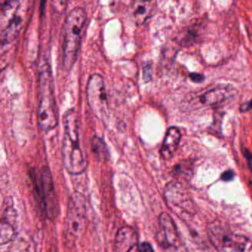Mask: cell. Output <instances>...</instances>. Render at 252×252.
I'll use <instances>...</instances> for the list:
<instances>
[{
	"label": "cell",
	"instance_id": "6da1fadb",
	"mask_svg": "<svg viewBox=\"0 0 252 252\" xmlns=\"http://www.w3.org/2000/svg\"><path fill=\"white\" fill-rule=\"evenodd\" d=\"M37 121L43 131L48 132L58 124V109L54 96V79L51 65L41 60L38 67Z\"/></svg>",
	"mask_w": 252,
	"mask_h": 252
},
{
	"label": "cell",
	"instance_id": "7a4b0ae2",
	"mask_svg": "<svg viewBox=\"0 0 252 252\" xmlns=\"http://www.w3.org/2000/svg\"><path fill=\"white\" fill-rule=\"evenodd\" d=\"M79 121L77 112L73 108L64 114L63 163L67 172L73 175H81L87 168V162L81 147Z\"/></svg>",
	"mask_w": 252,
	"mask_h": 252
},
{
	"label": "cell",
	"instance_id": "3957f363",
	"mask_svg": "<svg viewBox=\"0 0 252 252\" xmlns=\"http://www.w3.org/2000/svg\"><path fill=\"white\" fill-rule=\"evenodd\" d=\"M87 14L82 7L73 8L67 14L63 27L62 64L70 70L76 62L82 44Z\"/></svg>",
	"mask_w": 252,
	"mask_h": 252
},
{
	"label": "cell",
	"instance_id": "277c9868",
	"mask_svg": "<svg viewBox=\"0 0 252 252\" xmlns=\"http://www.w3.org/2000/svg\"><path fill=\"white\" fill-rule=\"evenodd\" d=\"M28 2L7 0L0 6V42L8 45L16 40L24 24Z\"/></svg>",
	"mask_w": 252,
	"mask_h": 252
},
{
	"label": "cell",
	"instance_id": "5b68a950",
	"mask_svg": "<svg viewBox=\"0 0 252 252\" xmlns=\"http://www.w3.org/2000/svg\"><path fill=\"white\" fill-rule=\"evenodd\" d=\"M33 176L38 203L47 216L54 219L58 214V203L51 172L49 169L43 168L39 174H34Z\"/></svg>",
	"mask_w": 252,
	"mask_h": 252
},
{
	"label": "cell",
	"instance_id": "8992f818",
	"mask_svg": "<svg viewBox=\"0 0 252 252\" xmlns=\"http://www.w3.org/2000/svg\"><path fill=\"white\" fill-rule=\"evenodd\" d=\"M208 235L211 243L221 252H243L247 245V239L231 232L228 228L218 222L208 226Z\"/></svg>",
	"mask_w": 252,
	"mask_h": 252
},
{
	"label": "cell",
	"instance_id": "52a82bcc",
	"mask_svg": "<svg viewBox=\"0 0 252 252\" xmlns=\"http://www.w3.org/2000/svg\"><path fill=\"white\" fill-rule=\"evenodd\" d=\"M87 97L89 106L94 115L102 121L106 120L109 115V102L102 75H90L87 84Z\"/></svg>",
	"mask_w": 252,
	"mask_h": 252
},
{
	"label": "cell",
	"instance_id": "ba28073f",
	"mask_svg": "<svg viewBox=\"0 0 252 252\" xmlns=\"http://www.w3.org/2000/svg\"><path fill=\"white\" fill-rule=\"evenodd\" d=\"M156 240L164 252H187L173 220L166 212L161 213L158 218Z\"/></svg>",
	"mask_w": 252,
	"mask_h": 252
},
{
	"label": "cell",
	"instance_id": "9c48e42d",
	"mask_svg": "<svg viewBox=\"0 0 252 252\" xmlns=\"http://www.w3.org/2000/svg\"><path fill=\"white\" fill-rule=\"evenodd\" d=\"M164 197L167 206L179 218L192 216L196 213L193 199L181 183L168 184L164 192Z\"/></svg>",
	"mask_w": 252,
	"mask_h": 252
},
{
	"label": "cell",
	"instance_id": "30bf717a",
	"mask_svg": "<svg viewBox=\"0 0 252 252\" xmlns=\"http://www.w3.org/2000/svg\"><path fill=\"white\" fill-rule=\"evenodd\" d=\"M86 203L84 197L79 193L70 197L66 218V232L75 240L83 234L86 224Z\"/></svg>",
	"mask_w": 252,
	"mask_h": 252
},
{
	"label": "cell",
	"instance_id": "8fae6325",
	"mask_svg": "<svg viewBox=\"0 0 252 252\" xmlns=\"http://www.w3.org/2000/svg\"><path fill=\"white\" fill-rule=\"evenodd\" d=\"M138 234L134 228L123 226L117 231L114 241V252H131L138 246Z\"/></svg>",
	"mask_w": 252,
	"mask_h": 252
},
{
	"label": "cell",
	"instance_id": "7c38bea8",
	"mask_svg": "<svg viewBox=\"0 0 252 252\" xmlns=\"http://www.w3.org/2000/svg\"><path fill=\"white\" fill-rule=\"evenodd\" d=\"M181 138L182 135L179 128L174 126L168 128L160 150L161 157L164 160L168 161L174 156L179 146Z\"/></svg>",
	"mask_w": 252,
	"mask_h": 252
},
{
	"label": "cell",
	"instance_id": "4fadbf2b",
	"mask_svg": "<svg viewBox=\"0 0 252 252\" xmlns=\"http://www.w3.org/2000/svg\"><path fill=\"white\" fill-rule=\"evenodd\" d=\"M155 8L153 1H133L130 5V17L136 24H143L152 17Z\"/></svg>",
	"mask_w": 252,
	"mask_h": 252
},
{
	"label": "cell",
	"instance_id": "5bb4252c",
	"mask_svg": "<svg viewBox=\"0 0 252 252\" xmlns=\"http://www.w3.org/2000/svg\"><path fill=\"white\" fill-rule=\"evenodd\" d=\"M9 208L5 209V215H4L1 222V245L11 243L17 237L16 229L14 228V221H15V215L14 214V209L11 208V212H9Z\"/></svg>",
	"mask_w": 252,
	"mask_h": 252
},
{
	"label": "cell",
	"instance_id": "9a60e30c",
	"mask_svg": "<svg viewBox=\"0 0 252 252\" xmlns=\"http://www.w3.org/2000/svg\"><path fill=\"white\" fill-rule=\"evenodd\" d=\"M230 90L228 87H220L208 90L200 96V102L205 105H219L228 99Z\"/></svg>",
	"mask_w": 252,
	"mask_h": 252
},
{
	"label": "cell",
	"instance_id": "2e32d148",
	"mask_svg": "<svg viewBox=\"0 0 252 252\" xmlns=\"http://www.w3.org/2000/svg\"><path fill=\"white\" fill-rule=\"evenodd\" d=\"M8 252H36V245L30 237L20 236L11 242Z\"/></svg>",
	"mask_w": 252,
	"mask_h": 252
},
{
	"label": "cell",
	"instance_id": "e0dca14e",
	"mask_svg": "<svg viewBox=\"0 0 252 252\" xmlns=\"http://www.w3.org/2000/svg\"><path fill=\"white\" fill-rule=\"evenodd\" d=\"M91 149L98 161H105L109 158V152L105 141L98 136H93L91 139Z\"/></svg>",
	"mask_w": 252,
	"mask_h": 252
},
{
	"label": "cell",
	"instance_id": "ac0fdd59",
	"mask_svg": "<svg viewBox=\"0 0 252 252\" xmlns=\"http://www.w3.org/2000/svg\"><path fill=\"white\" fill-rule=\"evenodd\" d=\"M242 152H243V156L246 158L247 161L248 166H249V169L252 172V153L246 147L242 148Z\"/></svg>",
	"mask_w": 252,
	"mask_h": 252
},
{
	"label": "cell",
	"instance_id": "d6986e66",
	"mask_svg": "<svg viewBox=\"0 0 252 252\" xmlns=\"http://www.w3.org/2000/svg\"><path fill=\"white\" fill-rule=\"evenodd\" d=\"M139 252H155V251L150 243L143 242L139 246Z\"/></svg>",
	"mask_w": 252,
	"mask_h": 252
},
{
	"label": "cell",
	"instance_id": "ffe728a7",
	"mask_svg": "<svg viewBox=\"0 0 252 252\" xmlns=\"http://www.w3.org/2000/svg\"><path fill=\"white\" fill-rule=\"evenodd\" d=\"M190 78L193 82L196 83H201L205 80V76L203 75L197 73H190Z\"/></svg>",
	"mask_w": 252,
	"mask_h": 252
},
{
	"label": "cell",
	"instance_id": "44dd1931",
	"mask_svg": "<svg viewBox=\"0 0 252 252\" xmlns=\"http://www.w3.org/2000/svg\"><path fill=\"white\" fill-rule=\"evenodd\" d=\"M234 172L232 170H226L221 175V179L224 181H230L234 178Z\"/></svg>",
	"mask_w": 252,
	"mask_h": 252
},
{
	"label": "cell",
	"instance_id": "7402d4cb",
	"mask_svg": "<svg viewBox=\"0 0 252 252\" xmlns=\"http://www.w3.org/2000/svg\"><path fill=\"white\" fill-rule=\"evenodd\" d=\"M251 110H252V99L240 105V111L241 112H249Z\"/></svg>",
	"mask_w": 252,
	"mask_h": 252
}]
</instances>
